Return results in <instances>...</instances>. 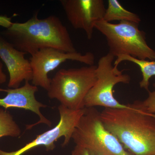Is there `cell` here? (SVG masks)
<instances>
[{
  "label": "cell",
  "instance_id": "cell-11",
  "mask_svg": "<svg viewBox=\"0 0 155 155\" xmlns=\"http://www.w3.org/2000/svg\"><path fill=\"white\" fill-rule=\"evenodd\" d=\"M26 54L17 49L0 33V59L8 71L9 88H18L24 81L32 80V70L30 61L25 58Z\"/></svg>",
  "mask_w": 155,
  "mask_h": 155
},
{
  "label": "cell",
  "instance_id": "cell-4",
  "mask_svg": "<svg viewBox=\"0 0 155 155\" xmlns=\"http://www.w3.org/2000/svg\"><path fill=\"white\" fill-rule=\"evenodd\" d=\"M139 24L121 21L115 24L101 20L95 29L105 36L109 53L115 58L127 55L140 60H155V51L147 44L146 33L140 30Z\"/></svg>",
  "mask_w": 155,
  "mask_h": 155
},
{
  "label": "cell",
  "instance_id": "cell-7",
  "mask_svg": "<svg viewBox=\"0 0 155 155\" xmlns=\"http://www.w3.org/2000/svg\"><path fill=\"white\" fill-rule=\"evenodd\" d=\"M67 61H77L92 66L94 65L95 56L91 52L84 54L77 51L68 53L52 48L39 50L31 56L29 61L32 72V84L47 91L51 81L48 76L49 73Z\"/></svg>",
  "mask_w": 155,
  "mask_h": 155
},
{
  "label": "cell",
  "instance_id": "cell-17",
  "mask_svg": "<svg viewBox=\"0 0 155 155\" xmlns=\"http://www.w3.org/2000/svg\"><path fill=\"white\" fill-rule=\"evenodd\" d=\"M13 23L10 17L5 15H0V26L8 28L12 25Z\"/></svg>",
  "mask_w": 155,
  "mask_h": 155
},
{
  "label": "cell",
  "instance_id": "cell-6",
  "mask_svg": "<svg viewBox=\"0 0 155 155\" xmlns=\"http://www.w3.org/2000/svg\"><path fill=\"white\" fill-rule=\"evenodd\" d=\"M115 57L108 53L101 57L97 66V81L84 101L85 108L103 107L110 109L129 107L122 104L114 96V87L119 83L128 84L130 77L114 66Z\"/></svg>",
  "mask_w": 155,
  "mask_h": 155
},
{
  "label": "cell",
  "instance_id": "cell-8",
  "mask_svg": "<svg viewBox=\"0 0 155 155\" xmlns=\"http://www.w3.org/2000/svg\"><path fill=\"white\" fill-rule=\"evenodd\" d=\"M58 109L60 119L58 125L37 136L32 141L17 150L8 152L0 149V155H22L32 149L41 146L45 147L47 151H52L56 147L55 142L62 137H64L62 146L69 144L75 127L84 114L85 108L81 110H72L61 104Z\"/></svg>",
  "mask_w": 155,
  "mask_h": 155
},
{
  "label": "cell",
  "instance_id": "cell-14",
  "mask_svg": "<svg viewBox=\"0 0 155 155\" xmlns=\"http://www.w3.org/2000/svg\"><path fill=\"white\" fill-rule=\"evenodd\" d=\"M21 134L20 127L10 113L6 110L0 109V137H19Z\"/></svg>",
  "mask_w": 155,
  "mask_h": 155
},
{
  "label": "cell",
  "instance_id": "cell-1",
  "mask_svg": "<svg viewBox=\"0 0 155 155\" xmlns=\"http://www.w3.org/2000/svg\"><path fill=\"white\" fill-rule=\"evenodd\" d=\"M1 33L17 49L31 56L47 48L77 51L67 27L54 15L40 19L36 12L26 22H13Z\"/></svg>",
  "mask_w": 155,
  "mask_h": 155
},
{
  "label": "cell",
  "instance_id": "cell-15",
  "mask_svg": "<svg viewBox=\"0 0 155 155\" xmlns=\"http://www.w3.org/2000/svg\"><path fill=\"white\" fill-rule=\"evenodd\" d=\"M155 90L149 91L148 96L144 101H137L131 104L134 108L155 119V83L153 84Z\"/></svg>",
  "mask_w": 155,
  "mask_h": 155
},
{
  "label": "cell",
  "instance_id": "cell-5",
  "mask_svg": "<svg viewBox=\"0 0 155 155\" xmlns=\"http://www.w3.org/2000/svg\"><path fill=\"white\" fill-rule=\"evenodd\" d=\"M72 139L76 146L97 154L133 155L106 129L101 119V112L95 107H85Z\"/></svg>",
  "mask_w": 155,
  "mask_h": 155
},
{
  "label": "cell",
  "instance_id": "cell-18",
  "mask_svg": "<svg viewBox=\"0 0 155 155\" xmlns=\"http://www.w3.org/2000/svg\"><path fill=\"white\" fill-rule=\"evenodd\" d=\"M3 64L0 59V84H3L7 81V75L3 70Z\"/></svg>",
  "mask_w": 155,
  "mask_h": 155
},
{
  "label": "cell",
  "instance_id": "cell-13",
  "mask_svg": "<svg viewBox=\"0 0 155 155\" xmlns=\"http://www.w3.org/2000/svg\"><path fill=\"white\" fill-rule=\"evenodd\" d=\"M103 20L106 22L127 21L139 24L141 19L137 14L125 8L118 0H108Z\"/></svg>",
  "mask_w": 155,
  "mask_h": 155
},
{
  "label": "cell",
  "instance_id": "cell-10",
  "mask_svg": "<svg viewBox=\"0 0 155 155\" xmlns=\"http://www.w3.org/2000/svg\"><path fill=\"white\" fill-rule=\"evenodd\" d=\"M38 91V87L30 84L29 81H25L23 86L17 88H0V92H5L7 93L5 97L0 98V106L6 109L12 107L24 109L37 114L39 117V120L35 124L28 125L27 129H30L40 123H43L51 127V122L41 112L40 108L46 107L47 105L36 100L35 94Z\"/></svg>",
  "mask_w": 155,
  "mask_h": 155
},
{
  "label": "cell",
  "instance_id": "cell-3",
  "mask_svg": "<svg viewBox=\"0 0 155 155\" xmlns=\"http://www.w3.org/2000/svg\"><path fill=\"white\" fill-rule=\"evenodd\" d=\"M96 69L92 65L60 69L51 79L48 96L71 110L85 108L84 99L97 81Z\"/></svg>",
  "mask_w": 155,
  "mask_h": 155
},
{
  "label": "cell",
  "instance_id": "cell-9",
  "mask_svg": "<svg viewBox=\"0 0 155 155\" xmlns=\"http://www.w3.org/2000/svg\"><path fill=\"white\" fill-rule=\"evenodd\" d=\"M68 21L75 29L83 30L92 38L96 22L104 19L106 8L103 0H61Z\"/></svg>",
  "mask_w": 155,
  "mask_h": 155
},
{
  "label": "cell",
  "instance_id": "cell-12",
  "mask_svg": "<svg viewBox=\"0 0 155 155\" xmlns=\"http://www.w3.org/2000/svg\"><path fill=\"white\" fill-rule=\"evenodd\" d=\"M114 63V66L118 67L123 61H128L137 65L140 69L142 79L140 82V86L149 91L150 80L152 76H155V60H140L127 55L118 56Z\"/></svg>",
  "mask_w": 155,
  "mask_h": 155
},
{
  "label": "cell",
  "instance_id": "cell-16",
  "mask_svg": "<svg viewBox=\"0 0 155 155\" xmlns=\"http://www.w3.org/2000/svg\"><path fill=\"white\" fill-rule=\"evenodd\" d=\"M72 155H100L91 152L84 148L75 145L72 151Z\"/></svg>",
  "mask_w": 155,
  "mask_h": 155
},
{
  "label": "cell",
  "instance_id": "cell-2",
  "mask_svg": "<svg viewBox=\"0 0 155 155\" xmlns=\"http://www.w3.org/2000/svg\"><path fill=\"white\" fill-rule=\"evenodd\" d=\"M129 105L105 108L101 112L103 124L131 154L155 155V118Z\"/></svg>",
  "mask_w": 155,
  "mask_h": 155
}]
</instances>
